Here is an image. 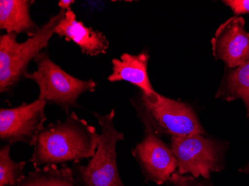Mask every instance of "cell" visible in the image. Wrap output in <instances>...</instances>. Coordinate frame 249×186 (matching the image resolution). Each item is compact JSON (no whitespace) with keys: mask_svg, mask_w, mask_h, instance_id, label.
I'll return each mask as SVG.
<instances>
[{"mask_svg":"<svg viewBox=\"0 0 249 186\" xmlns=\"http://www.w3.org/2000/svg\"><path fill=\"white\" fill-rule=\"evenodd\" d=\"M100 134L96 127L77 116L67 115L64 121L44 127L39 133L29 162L35 169L45 166L78 164L94 156Z\"/></svg>","mask_w":249,"mask_h":186,"instance_id":"cell-1","label":"cell"},{"mask_svg":"<svg viewBox=\"0 0 249 186\" xmlns=\"http://www.w3.org/2000/svg\"><path fill=\"white\" fill-rule=\"evenodd\" d=\"M67 11L60 9L40 26L36 35L23 43L17 40L18 34H5L0 37V92L6 93L25 78L32 60L48 47L55 29L64 19Z\"/></svg>","mask_w":249,"mask_h":186,"instance_id":"cell-2","label":"cell"},{"mask_svg":"<svg viewBox=\"0 0 249 186\" xmlns=\"http://www.w3.org/2000/svg\"><path fill=\"white\" fill-rule=\"evenodd\" d=\"M143 126L157 135L184 137L205 135L195 110L187 103L159 95L149 101L142 94L131 101Z\"/></svg>","mask_w":249,"mask_h":186,"instance_id":"cell-3","label":"cell"},{"mask_svg":"<svg viewBox=\"0 0 249 186\" xmlns=\"http://www.w3.org/2000/svg\"><path fill=\"white\" fill-rule=\"evenodd\" d=\"M93 115L101 128L97 149L87 166L72 164L75 180L82 186H125L119 172L117 151V143L124 140V135L114 127L115 110Z\"/></svg>","mask_w":249,"mask_h":186,"instance_id":"cell-4","label":"cell"},{"mask_svg":"<svg viewBox=\"0 0 249 186\" xmlns=\"http://www.w3.org/2000/svg\"><path fill=\"white\" fill-rule=\"evenodd\" d=\"M34 61L37 64V70L27 72L25 78L37 84L38 99L58 106L67 116L71 109L81 107L78 100L82 94L96 90V81L78 79L67 73L50 59L46 51H41Z\"/></svg>","mask_w":249,"mask_h":186,"instance_id":"cell-5","label":"cell"},{"mask_svg":"<svg viewBox=\"0 0 249 186\" xmlns=\"http://www.w3.org/2000/svg\"><path fill=\"white\" fill-rule=\"evenodd\" d=\"M170 147L178 162V172L195 178L210 180L212 172L225 169L226 147L224 142L204 135L171 137Z\"/></svg>","mask_w":249,"mask_h":186,"instance_id":"cell-6","label":"cell"},{"mask_svg":"<svg viewBox=\"0 0 249 186\" xmlns=\"http://www.w3.org/2000/svg\"><path fill=\"white\" fill-rule=\"evenodd\" d=\"M47 103L37 99L30 103L23 102L18 107L0 109L1 142L11 145L22 142L34 146L47 120L45 115Z\"/></svg>","mask_w":249,"mask_h":186,"instance_id":"cell-7","label":"cell"},{"mask_svg":"<svg viewBox=\"0 0 249 186\" xmlns=\"http://www.w3.org/2000/svg\"><path fill=\"white\" fill-rule=\"evenodd\" d=\"M142 141L133 148L131 155L138 162L145 183L158 186L167 183L178 170V162L171 147L168 146L147 126Z\"/></svg>","mask_w":249,"mask_h":186,"instance_id":"cell-8","label":"cell"},{"mask_svg":"<svg viewBox=\"0 0 249 186\" xmlns=\"http://www.w3.org/2000/svg\"><path fill=\"white\" fill-rule=\"evenodd\" d=\"M213 55L234 68L249 61V34L241 17H233L221 25L211 40Z\"/></svg>","mask_w":249,"mask_h":186,"instance_id":"cell-9","label":"cell"},{"mask_svg":"<svg viewBox=\"0 0 249 186\" xmlns=\"http://www.w3.org/2000/svg\"><path fill=\"white\" fill-rule=\"evenodd\" d=\"M149 52L141 51L138 54H130L124 53L120 59L114 58L112 60V73L107 80L110 82L127 81L138 86L142 92V96L149 101H156L159 97V93L155 92L151 85L148 75V63Z\"/></svg>","mask_w":249,"mask_h":186,"instance_id":"cell-10","label":"cell"},{"mask_svg":"<svg viewBox=\"0 0 249 186\" xmlns=\"http://www.w3.org/2000/svg\"><path fill=\"white\" fill-rule=\"evenodd\" d=\"M55 34L67 41L75 43L84 54L96 57L106 54L110 43L103 32L85 26L78 20L72 9L67 11L65 17L55 29Z\"/></svg>","mask_w":249,"mask_h":186,"instance_id":"cell-11","label":"cell"},{"mask_svg":"<svg viewBox=\"0 0 249 186\" xmlns=\"http://www.w3.org/2000/svg\"><path fill=\"white\" fill-rule=\"evenodd\" d=\"M32 0H1L0 29L6 34H26L29 37L36 35L40 29L30 16Z\"/></svg>","mask_w":249,"mask_h":186,"instance_id":"cell-12","label":"cell"},{"mask_svg":"<svg viewBox=\"0 0 249 186\" xmlns=\"http://www.w3.org/2000/svg\"><path fill=\"white\" fill-rule=\"evenodd\" d=\"M16 186H81L77 183L72 168L56 165L35 169Z\"/></svg>","mask_w":249,"mask_h":186,"instance_id":"cell-13","label":"cell"},{"mask_svg":"<svg viewBox=\"0 0 249 186\" xmlns=\"http://www.w3.org/2000/svg\"><path fill=\"white\" fill-rule=\"evenodd\" d=\"M216 97L231 101L242 99L249 118V61L234 68H230L222 81Z\"/></svg>","mask_w":249,"mask_h":186,"instance_id":"cell-14","label":"cell"},{"mask_svg":"<svg viewBox=\"0 0 249 186\" xmlns=\"http://www.w3.org/2000/svg\"><path fill=\"white\" fill-rule=\"evenodd\" d=\"M11 144L0 148V186H16L24 178L26 162H15L10 156Z\"/></svg>","mask_w":249,"mask_h":186,"instance_id":"cell-15","label":"cell"},{"mask_svg":"<svg viewBox=\"0 0 249 186\" xmlns=\"http://www.w3.org/2000/svg\"><path fill=\"white\" fill-rule=\"evenodd\" d=\"M169 186H213L210 180L199 177L195 178L193 176L181 175L176 172L167 182Z\"/></svg>","mask_w":249,"mask_h":186,"instance_id":"cell-16","label":"cell"},{"mask_svg":"<svg viewBox=\"0 0 249 186\" xmlns=\"http://www.w3.org/2000/svg\"><path fill=\"white\" fill-rule=\"evenodd\" d=\"M223 2L231 8L235 17L249 14V0H226Z\"/></svg>","mask_w":249,"mask_h":186,"instance_id":"cell-17","label":"cell"},{"mask_svg":"<svg viewBox=\"0 0 249 186\" xmlns=\"http://www.w3.org/2000/svg\"><path fill=\"white\" fill-rule=\"evenodd\" d=\"M75 3L74 0H59L58 1V7L60 9L69 11L71 10V5Z\"/></svg>","mask_w":249,"mask_h":186,"instance_id":"cell-18","label":"cell"},{"mask_svg":"<svg viewBox=\"0 0 249 186\" xmlns=\"http://www.w3.org/2000/svg\"><path fill=\"white\" fill-rule=\"evenodd\" d=\"M240 171L246 173V174H249V164L246 165L245 167H243V169H240Z\"/></svg>","mask_w":249,"mask_h":186,"instance_id":"cell-19","label":"cell"},{"mask_svg":"<svg viewBox=\"0 0 249 186\" xmlns=\"http://www.w3.org/2000/svg\"></svg>","mask_w":249,"mask_h":186,"instance_id":"cell-20","label":"cell"}]
</instances>
